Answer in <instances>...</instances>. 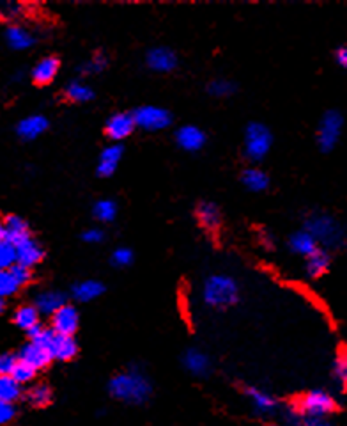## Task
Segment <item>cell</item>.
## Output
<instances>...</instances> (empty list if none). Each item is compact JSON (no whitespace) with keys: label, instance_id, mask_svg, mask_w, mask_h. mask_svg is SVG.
<instances>
[{"label":"cell","instance_id":"obj_40","mask_svg":"<svg viewBox=\"0 0 347 426\" xmlns=\"http://www.w3.org/2000/svg\"><path fill=\"white\" fill-rule=\"evenodd\" d=\"M9 272L13 274V277L18 281V284H20V286H25V284L31 283L32 272H31V269H27V266L18 265L16 263V265H14Z\"/></svg>","mask_w":347,"mask_h":426},{"label":"cell","instance_id":"obj_24","mask_svg":"<svg viewBox=\"0 0 347 426\" xmlns=\"http://www.w3.org/2000/svg\"><path fill=\"white\" fill-rule=\"evenodd\" d=\"M289 247H291L292 252H296V254L299 256H305V258L319 249L317 247V240L306 229L298 231V233L292 234L291 240H289Z\"/></svg>","mask_w":347,"mask_h":426},{"label":"cell","instance_id":"obj_2","mask_svg":"<svg viewBox=\"0 0 347 426\" xmlns=\"http://www.w3.org/2000/svg\"><path fill=\"white\" fill-rule=\"evenodd\" d=\"M240 298V286L236 279L225 274H215L204 281L202 301L205 306L215 309H225L234 306Z\"/></svg>","mask_w":347,"mask_h":426},{"label":"cell","instance_id":"obj_12","mask_svg":"<svg viewBox=\"0 0 347 426\" xmlns=\"http://www.w3.org/2000/svg\"><path fill=\"white\" fill-rule=\"evenodd\" d=\"M306 231L316 238L317 244L319 241H326V244L331 245V241L337 240L338 234L337 226L328 217H314V219H310L309 224H306Z\"/></svg>","mask_w":347,"mask_h":426},{"label":"cell","instance_id":"obj_41","mask_svg":"<svg viewBox=\"0 0 347 426\" xmlns=\"http://www.w3.org/2000/svg\"><path fill=\"white\" fill-rule=\"evenodd\" d=\"M16 416V409H14V403H6L0 402V426L9 425L11 421Z\"/></svg>","mask_w":347,"mask_h":426},{"label":"cell","instance_id":"obj_48","mask_svg":"<svg viewBox=\"0 0 347 426\" xmlns=\"http://www.w3.org/2000/svg\"><path fill=\"white\" fill-rule=\"evenodd\" d=\"M4 309H6V301H4V298H0V315L4 313Z\"/></svg>","mask_w":347,"mask_h":426},{"label":"cell","instance_id":"obj_46","mask_svg":"<svg viewBox=\"0 0 347 426\" xmlns=\"http://www.w3.org/2000/svg\"><path fill=\"white\" fill-rule=\"evenodd\" d=\"M306 426H331V425L326 423V421H309Z\"/></svg>","mask_w":347,"mask_h":426},{"label":"cell","instance_id":"obj_8","mask_svg":"<svg viewBox=\"0 0 347 426\" xmlns=\"http://www.w3.org/2000/svg\"><path fill=\"white\" fill-rule=\"evenodd\" d=\"M135 121H133L132 114H126V112H119V114H114L107 121V126H105V132H107L108 139L115 140V142H121V140L128 139L129 135L135 130Z\"/></svg>","mask_w":347,"mask_h":426},{"label":"cell","instance_id":"obj_13","mask_svg":"<svg viewBox=\"0 0 347 426\" xmlns=\"http://www.w3.org/2000/svg\"><path fill=\"white\" fill-rule=\"evenodd\" d=\"M48 130V119L41 114L28 115L21 119L16 126V133L23 140H36Z\"/></svg>","mask_w":347,"mask_h":426},{"label":"cell","instance_id":"obj_39","mask_svg":"<svg viewBox=\"0 0 347 426\" xmlns=\"http://www.w3.org/2000/svg\"><path fill=\"white\" fill-rule=\"evenodd\" d=\"M112 263L119 269H124V266H129L133 263V251L128 247H119L115 249L114 254H112Z\"/></svg>","mask_w":347,"mask_h":426},{"label":"cell","instance_id":"obj_45","mask_svg":"<svg viewBox=\"0 0 347 426\" xmlns=\"http://www.w3.org/2000/svg\"><path fill=\"white\" fill-rule=\"evenodd\" d=\"M335 59H337L338 66H342L344 70H347V45L341 46V48L337 50V53H335Z\"/></svg>","mask_w":347,"mask_h":426},{"label":"cell","instance_id":"obj_35","mask_svg":"<svg viewBox=\"0 0 347 426\" xmlns=\"http://www.w3.org/2000/svg\"><path fill=\"white\" fill-rule=\"evenodd\" d=\"M208 91L209 95L216 96V98H227L236 91V85L230 80H225V78H216L208 85Z\"/></svg>","mask_w":347,"mask_h":426},{"label":"cell","instance_id":"obj_14","mask_svg":"<svg viewBox=\"0 0 347 426\" xmlns=\"http://www.w3.org/2000/svg\"><path fill=\"white\" fill-rule=\"evenodd\" d=\"M63 306H66V295L59 290H45L36 295L34 308L39 315H55Z\"/></svg>","mask_w":347,"mask_h":426},{"label":"cell","instance_id":"obj_34","mask_svg":"<svg viewBox=\"0 0 347 426\" xmlns=\"http://www.w3.org/2000/svg\"><path fill=\"white\" fill-rule=\"evenodd\" d=\"M20 288L21 286L18 284V281L14 279L9 270H0V298L13 297Z\"/></svg>","mask_w":347,"mask_h":426},{"label":"cell","instance_id":"obj_32","mask_svg":"<svg viewBox=\"0 0 347 426\" xmlns=\"http://www.w3.org/2000/svg\"><path fill=\"white\" fill-rule=\"evenodd\" d=\"M16 263V247L7 240L0 241V270H11Z\"/></svg>","mask_w":347,"mask_h":426},{"label":"cell","instance_id":"obj_11","mask_svg":"<svg viewBox=\"0 0 347 426\" xmlns=\"http://www.w3.org/2000/svg\"><path fill=\"white\" fill-rule=\"evenodd\" d=\"M18 360H20V363H23V364H27V366H31L32 370L38 371V370H41V368L48 366V364L52 363L53 359H52V355H50V352L45 348V346H41V345H38V343L31 341L20 350Z\"/></svg>","mask_w":347,"mask_h":426},{"label":"cell","instance_id":"obj_6","mask_svg":"<svg viewBox=\"0 0 347 426\" xmlns=\"http://www.w3.org/2000/svg\"><path fill=\"white\" fill-rule=\"evenodd\" d=\"M342 123L344 119L337 110H330L323 115L319 128H317V144H319L321 151L328 153L337 146L342 133Z\"/></svg>","mask_w":347,"mask_h":426},{"label":"cell","instance_id":"obj_30","mask_svg":"<svg viewBox=\"0 0 347 426\" xmlns=\"http://www.w3.org/2000/svg\"><path fill=\"white\" fill-rule=\"evenodd\" d=\"M66 96L71 100V102L85 103V102H90V100L94 98V91L90 89V85L84 84V82L73 80L68 84Z\"/></svg>","mask_w":347,"mask_h":426},{"label":"cell","instance_id":"obj_5","mask_svg":"<svg viewBox=\"0 0 347 426\" xmlns=\"http://www.w3.org/2000/svg\"><path fill=\"white\" fill-rule=\"evenodd\" d=\"M132 115L133 121H135V126L146 130V132H160V130L169 128L172 123L171 112L154 105L139 107Z\"/></svg>","mask_w":347,"mask_h":426},{"label":"cell","instance_id":"obj_21","mask_svg":"<svg viewBox=\"0 0 347 426\" xmlns=\"http://www.w3.org/2000/svg\"><path fill=\"white\" fill-rule=\"evenodd\" d=\"M59 73V61L55 57H45L32 70V80L39 85L50 84Z\"/></svg>","mask_w":347,"mask_h":426},{"label":"cell","instance_id":"obj_23","mask_svg":"<svg viewBox=\"0 0 347 426\" xmlns=\"http://www.w3.org/2000/svg\"><path fill=\"white\" fill-rule=\"evenodd\" d=\"M197 219L202 224V227L209 231H216L222 224V212L215 203L204 201L197 207Z\"/></svg>","mask_w":347,"mask_h":426},{"label":"cell","instance_id":"obj_47","mask_svg":"<svg viewBox=\"0 0 347 426\" xmlns=\"http://www.w3.org/2000/svg\"><path fill=\"white\" fill-rule=\"evenodd\" d=\"M6 240V234H4V224L0 222V241Z\"/></svg>","mask_w":347,"mask_h":426},{"label":"cell","instance_id":"obj_15","mask_svg":"<svg viewBox=\"0 0 347 426\" xmlns=\"http://www.w3.org/2000/svg\"><path fill=\"white\" fill-rule=\"evenodd\" d=\"M183 364L186 371H190L195 377H205L211 371V359L208 353H204L198 348H190L184 352Z\"/></svg>","mask_w":347,"mask_h":426},{"label":"cell","instance_id":"obj_44","mask_svg":"<svg viewBox=\"0 0 347 426\" xmlns=\"http://www.w3.org/2000/svg\"><path fill=\"white\" fill-rule=\"evenodd\" d=\"M82 238H84V241L87 244H101L105 238L103 231L97 229V227H92V229H87L84 234H82Z\"/></svg>","mask_w":347,"mask_h":426},{"label":"cell","instance_id":"obj_26","mask_svg":"<svg viewBox=\"0 0 347 426\" xmlns=\"http://www.w3.org/2000/svg\"><path fill=\"white\" fill-rule=\"evenodd\" d=\"M6 39L7 45L13 50H27L34 45V38H32L31 32L23 27H18V25L7 28Z\"/></svg>","mask_w":347,"mask_h":426},{"label":"cell","instance_id":"obj_49","mask_svg":"<svg viewBox=\"0 0 347 426\" xmlns=\"http://www.w3.org/2000/svg\"><path fill=\"white\" fill-rule=\"evenodd\" d=\"M271 426H280V425H271Z\"/></svg>","mask_w":347,"mask_h":426},{"label":"cell","instance_id":"obj_43","mask_svg":"<svg viewBox=\"0 0 347 426\" xmlns=\"http://www.w3.org/2000/svg\"><path fill=\"white\" fill-rule=\"evenodd\" d=\"M20 9H21V7L18 6V4L4 2V4H0V16H2V18H14V16H18Z\"/></svg>","mask_w":347,"mask_h":426},{"label":"cell","instance_id":"obj_36","mask_svg":"<svg viewBox=\"0 0 347 426\" xmlns=\"http://www.w3.org/2000/svg\"><path fill=\"white\" fill-rule=\"evenodd\" d=\"M333 377L337 378L338 384L347 388V350L338 352L337 359H335V364H333Z\"/></svg>","mask_w":347,"mask_h":426},{"label":"cell","instance_id":"obj_29","mask_svg":"<svg viewBox=\"0 0 347 426\" xmlns=\"http://www.w3.org/2000/svg\"><path fill=\"white\" fill-rule=\"evenodd\" d=\"M21 396V385L11 375H0V402L14 403Z\"/></svg>","mask_w":347,"mask_h":426},{"label":"cell","instance_id":"obj_27","mask_svg":"<svg viewBox=\"0 0 347 426\" xmlns=\"http://www.w3.org/2000/svg\"><path fill=\"white\" fill-rule=\"evenodd\" d=\"M241 182L250 192H264L269 187V178L264 171L257 167H250L241 175Z\"/></svg>","mask_w":347,"mask_h":426},{"label":"cell","instance_id":"obj_28","mask_svg":"<svg viewBox=\"0 0 347 426\" xmlns=\"http://www.w3.org/2000/svg\"><path fill=\"white\" fill-rule=\"evenodd\" d=\"M14 323L23 331H31L36 325H39V311L34 306H21L14 313Z\"/></svg>","mask_w":347,"mask_h":426},{"label":"cell","instance_id":"obj_16","mask_svg":"<svg viewBox=\"0 0 347 426\" xmlns=\"http://www.w3.org/2000/svg\"><path fill=\"white\" fill-rule=\"evenodd\" d=\"M48 352L52 359L57 360H70L77 355L78 345L73 339V336H60L53 334L52 341L48 345Z\"/></svg>","mask_w":347,"mask_h":426},{"label":"cell","instance_id":"obj_1","mask_svg":"<svg viewBox=\"0 0 347 426\" xmlns=\"http://www.w3.org/2000/svg\"><path fill=\"white\" fill-rule=\"evenodd\" d=\"M108 391L115 400L128 405H142L153 393L151 380L139 370H126L115 375L108 384Z\"/></svg>","mask_w":347,"mask_h":426},{"label":"cell","instance_id":"obj_20","mask_svg":"<svg viewBox=\"0 0 347 426\" xmlns=\"http://www.w3.org/2000/svg\"><path fill=\"white\" fill-rule=\"evenodd\" d=\"M4 234H6V240L11 241L13 245H18L20 241L27 240L31 237L27 222L18 215H9L4 220Z\"/></svg>","mask_w":347,"mask_h":426},{"label":"cell","instance_id":"obj_37","mask_svg":"<svg viewBox=\"0 0 347 426\" xmlns=\"http://www.w3.org/2000/svg\"><path fill=\"white\" fill-rule=\"evenodd\" d=\"M108 64V59L103 56V53H97V56H94L92 59H89L87 63L82 64V73L85 75H92V73H101V71L107 68Z\"/></svg>","mask_w":347,"mask_h":426},{"label":"cell","instance_id":"obj_19","mask_svg":"<svg viewBox=\"0 0 347 426\" xmlns=\"http://www.w3.org/2000/svg\"><path fill=\"white\" fill-rule=\"evenodd\" d=\"M247 396L252 403V409H254L259 416H271V414L277 412V400H274L269 393L257 388H250L247 389Z\"/></svg>","mask_w":347,"mask_h":426},{"label":"cell","instance_id":"obj_3","mask_svg":"<svg viewBox=\"0 0 347 426\" xmlns=\"http://www.w3.org/2000/svg\"><path fill=\"white\" fill-rule=\"evenodd\" d=\"M335 409H337V403H335L333 396L328 395L326 391H319V389L303 395L296 407L299 417L306 421H323Z\"/></svg>","mask_w":347,"mask_h":426},{"label":"cell","instance_id":"obj_4","mask_svg":"<svg viewBox=\"0 0 347 426\" xmlns=\"http://www.w3.org/2000/svg\"><path fill=\"white\" fill-rule=\"evenodd\" d=\"M273 137H271L269 128L262 123H250L245 132V155L248 160L260 162L264 160L271 150Z\"/></svg>","mask_w":347,"mask_h":426},{"label":"cell","instance_id":"obj_38","mask_svg":"<svg viewBox=\"0 0 347 426\" xmlns=\"http://www.w3.org/2000/svg\"><path fill=\"white\" fill-rule=\"evenodd\" d=\"M11 377H13L14 380L18 382V384L23 385V384H27V382H31L32 378L36 377V370H32L31 366H27V364H23V363H20V360H18L16 368H14V371L11 373Z\"/></svg>","mask_w":347,"mask_h":426},{"label":"cell","instance_id":"obj_17","mask_svg":"<svg viewBox=\"0 0 347 426\" xmlns=\"http://www.w3.org/2000/svg\"><path fill=\"white\" fill-rule=\"evenodd\" d=\"M14 247H16L18 265H23L27 266V269H32L34 265H38V263L43 259V256H45L41 245H39L36 240H32L31 237H28L27 240L20 241L18 245H14Z\"/></svg>","mask_w":347,"mask_h":426},{"label":"cell","instance_id":"obj_10","mask_svg":"<svg viewBox=\"0 0 347 426\" xmlns=\"http://www.w3.org/2000/svg\"><path fill=\"white\" fill-rule=\"evenodd\" d=\"M205 140H208V137H205V133L202 132L198 126L186 125V126H181V128L176 132L177 146L184 151H190V153H195V151L202 150V147L205 146Z\"/></svg>","mask_w":347,"mask_h":426},{"label":"cell","instance_id":"obj_42","mask_svg":"<svg viewBox=\"0 0 347 426\" xmlns=\"http://www.w3.org/2000/svg\"><path fill=\"white\" fill-rule=\"evenodd\" d=\"M18 364L16 355H0V375H11Z\"/></svg>","mask_w":347,"mask_h":426},{"label":"cell","instance_id":"obj_18","mask_svg":"<svg viewBox=\"0 0 347 426\" xmlns=\"http://www.w3.org/2000/svg\"><path fill=\"white\" fill-rule=\"evenodd\" d=\"M122 155H124V150L119 144H112V146L105 147L100 155V162H97V175L103 176V178L114 175Z\"/></svg>","mask_w":347,"mask_h":426},{"label":"cell","instance_id":"obj_33","mask_svg":"<svg viewBox=\"0 0 347 426\" xmlns=\"http://www.w3.org/2000/svg\"><path fill=\"white\" fill-rule=\"evenodd\" d=\"M28 402L34 407H46L52 402V389L48 385H34L28 391Z\"/></svg>","mask_w":347,"mask_h":426},{"label":"cell","instance_id":"obj_22","mask_svg":"<svg viewBox=\"0 0 347 426\" xmlns=\"http://www.w3.org/2000/svg\"><path fill=\"white\" fill-rule=\"evenodd\" d=\"M105 293V286L100 281H82V283H77L73 288H71V295H73L75 301L78 302H90L100 298L101 295Z\"/></svg>","mask_w":347,"mask_h":426},{"label":"cell","instance_id":"obj_9","mask_svg":"<svg viewBox=\"0 0 347 426\" xmlns=\"http://www.w3.org/2000/svg\"><path fill=\"white\" fill-rule=\"evenodd\" d=\"M78 311L71 304L63 306L55 315H52V331L60 336H73L78 328Z\"/></svg>","mask_w":347,"mask_h":426},{"label":"cell","instance_id":"obj_31","mask_svg":"<svg viewBox=\"0 0 347 426\" xmlns=\"http://www.w3.org/2000/svg\"><path fill=\"white\" fill-rule=\"evenodd\" d=\"M92 215L94 219L100 220V222H112V220L117 217V204L114 203L112 199H101L94 204L92 208Z\"/></svg>","mask_w":347,"mask_h":426},{"label":"cell","instance_id":"obj_25","mask_svg":"<svg viewBox=\"0 0 347 426\" xmlns=\"http://www.w3.org/2000/svg\"><path fill=\"white\" fill-rule=\"evenodd\" d=\"M331 258L324 249H317L312 254L306 256V272L310 277H321L323 274L328 272L330 269Z\"/></svg>","mask_w":347,"mask_h":426},{"label":"cell","instance_id":"obj_7","mask_svg":"<svg viewBox=\"0 0 347 426\" xmlns=\"http://www.w3.org/2000/svg\"><path fill=\"white\" fill-rule=\"evenodd\" d=\"M146 63L153 71L171 73L177 68V56L174 50L167 48V46H156V48H151L147 52Z\"/></svg>","mask_w":347,"mask_h":426}]
</instances>
